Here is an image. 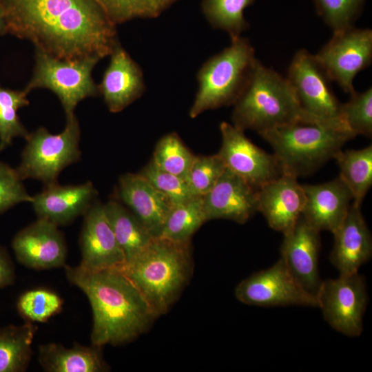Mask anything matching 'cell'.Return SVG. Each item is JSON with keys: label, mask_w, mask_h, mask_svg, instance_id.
I'll use <instances>...</instances> for the list:
<instances>
[{"label": "cell", "mask_w": 372, "mask_h": 372, "mask_svg": "<svg viewBox=\"0 0 372 372\" xmlns=\"http://www.w3.org/2000/svg\"><path fill=\"white\" fill-rule=\"evenodd\" d=\"M7 32L54 57L110 56L119 43L116 24L96 0H2Z\"/></svg>", "instance_id": "6da1fadb"}, {"label": "cell", "mask_w": 372, "mask_h": 372, "mask_svg": "<svg viewBox=\"0 0 372 372\" xmlns=\"http://www.w3.org/2000/svg\"><path fill=\"white\" fill-rule=\"evenodd\" d=\"M68 281L87 296L93 314L92 344H127L158 318L135 285L119 269L90 271L64 265Z\"/></svg>", "instance_id": "7a4b0ae2"}, {"label": "cell", "mask_w": 372, "mask_h": 372, "mask_svg": "<svg viewBox=\"0 0 372 372\" xmlns=\"http://www.w3.org/2000/svg\"><path fill=\"white\" fill-rule=\"evenodd\" d=\"M118 269L135 285L159 317L169 311L192 274L190 242L154 238L142 252Z\"/></svg>", "instance_id": "3957f363"}, {"label": "cell", "mask_w": 372, "mask_h": 372, "mask_svg": "<svg viewBox=\"0 0 372 372\" xmlns=\"http://www.w3.org/2000/svg\"><path fill=\"white\" fill-rule=\"evenodd\" d=\"M271 146L282 174L298 178L318 169L355 135L344 124L297 121L259 133Z\"/></svg>", "instance_id": "277c9868"}, {"label": "cell", "mask_w": 372, "mask_h": 372, "mask_svg": "<svg viewBox=\"0 0 372 372\" xmlns=\"http://www.w3.org/2000/svg\"><path fill=\"white\" fill-rule=\"evenodd\" d=\"M233 125L258 133L297 121L319 122L306 115L279 73L256 59L245 90L234 103Z\"/></svg>", "instance_id": "5b68a950"}, {"label": "cell", "mask_w": 372, "mask_h": 372, "mask_svg": "<svg viewBox=\"0 0 372 372\" xmlns=\"http://www.w3.org/2000/svg\"><path fill=\"white\" fill-rule=\"evenodd\" d=\"M230 45L208 59L197 73L198 89L189 114L194 118L208 110L234 104L250 79L255 62L248 39H231Z\"/></svg>", "instance_id": "8992f818"}, {"label": "cell", "mask_w": 372, "mask_h": 372, "mask_svg": "<svg viewBox=\"0 0 372 372\" xmlns=\"http://www.w3.org/2000/svg\"><path fill=\"white\" fill-rule=\"evenodd\" d=\"M81 130L74 114L66 117V125L59 134H51L40 127L29 133L16 170L21 178L36 179L44 185L54 184L63 169L81 157Z\"/></svg>", "instance_id": "52a82bcc"}, {"label": "cell", "mask_w": 372, "mask_h": 372, "mask_svg": "<svg viewBox=\"0 0 372 372\" xmlns=\"http://www.w3.org/2000/svg\"><path fill=\"white\" fill-rule=\"evenodd\" d=\"M100 61L96 57L64 60L39 49L35 50V65L32 76L25 87L29 93L45 88L54 92L60 100L66 117L74 114L82 100L100 94L92 72Z\"/></svg>", "instance_id": "ba28073f"}, {"label": "cell", "mask_w": 372, "mask_h": 372, "mask_svg": "<svg viewBox=\"0 0 372 372\" xmlns=\"http://www.w3.org/2000/svg\"><path fill=\"white\" fill-rule=\"evenodd\" d=\"M286 79L306 115L315 121L345 125L341 118L342 103L331 88L332 81L315 55L305 49L298 50Z\"/></svg>", "instance_id": "9c48e42d"}, {"label": "cell", "mask_w": 372, "mask_h": 372, "mask_svg": "<svg viewBox=\"0 0 372 372\" xmlns=\"http://www.w3.org/2000/svg\"><path fill=\"white\" fill-rule=\"evenodd\" d=\"M317 298L324 319L333 329L349 337L360 335L369 301L362 275L340 274L322 281Z\"/></svg>", "instance_id": "30bf717a"}, {"label": "cell", "mask_w": 372, "mask_h": 372, "mask_svg": "<svg viewBox=\"0 0 372 372\" xmlns=\"http://www.w3.org/2000/svg\"><path fill=\"white\" fill-rule=\"evenodd\" d=\"M315 56L331 80L350 94L355 76L371 63L372 31L353 26L333 32Z\"/></svg>", "instance_id": "8fae6325"}, {"label": "cell", "mask_w": 372, "mask_h": 372, "mask_svg": "<svg viewBox=\"0 0 372 372\" xmlns=\"http://www.w3.org/2000/svg\"><path fill=\"white\" fill-rule=\"evenodd\" d=\"M235 296L248 305L318 307L317 297L298 283L281 258L271 267L240 281L235 289Z\"/></svg>", "instance_id": "7c38bea8"}, {"label": "cell", "mask_w": 372, "mask_h": 372, "mask_svg": "<svg viewBox=\"0 0 372 372\" xmlns=\"http://www.w3.org/2000/svg\"><path fill=\"white\" fill-rule=\"evenodd\" d=\"M222 145L218 154L225 167L256 189L279 177L280 166L273 154L254 145L239 129L227 122L220 124Z\"/></svg>", "instance_id": "4fadbf2b"}, {"label": "cell", "mask_w": 372, "mask_h": 372, "mask_svg": "<svg viewBox=\"0 0 372 372\" xmlns=\"http://www.w3.org/2000/svg\"><path fill=\"white\" fill-rule=\"evenodd\" d=\"M12 247L23 265L37 270L50 269L65 265L67 247L58 226L47 220H37L19 231Z\"/></svg>", "instance_id": "5bb4252c"}, {"label": "cell", "mask_w": 372, "mask_h": 372, "mask_svg": "<svg viewBox=\"0 0 372 372\" xmlns=\"http://www.w3.org/2000/svg\"><path fill=\"white\" fill-rule=\"evenodd\" d=\"M79 236L81 260L79 265L90 270L118 269L125 262L103 204L95 202L83 215Z\"/></svg>", "instance_id": "9a60e30c"}, {"label": "cell", "mask_w": 372, "mask_h": 372, "mask_svg": "<svg viewBox=\"0 0 372 372\" xmlns=\"http://www.w3.org/2000/svg\"><path fill=\"white\" fill-rule=\"evenodd\" d=\"M320 250V231L300 215L284 235L280 258L298 283L316 297L322 282L318 268Z\"/></svg>", "instance_id": "2e32d148"}, {"label": "cell", "mask_w": 372, "mask_h": 372, "mask_svg": "<svg viewBox=\"0 0 372 372\" xmlns=\"http://www.w3.org/2000/svg\"><path fill=\"white\" fill-rule=\"evenodd\" d=\"M306 201L302 185L297 178L282 174L257 189V211L269 226L283 235L294 226Z\"/></svg>", "instance_id": "e0dca14e"}, {"label": "cell", "mask_w": 372, "mask_h": 372, "mask_svg": "<svg viewBox=\"0 0 372 372\" xmlns=\"http://www.w3.org/2000/svg\"><path fill=\"white\" fill-rule=\"evenodd\" d=\"M206 220L227 219L245 223L257 211V189L227 168L203 196Z\"/></svg>", "instance_id": "ac0fdd59"}, {"label": "cell", "mask_w": 372, "mask_h": 372, "mask_svg": "<svg viewBox=\"0 0 372 372\" xmlns=\"http://www.w3.org/2000/svg\"><path fill=\"white\" fill-rule=\"evenodd\" d=\"M96 191L91 182L80 185H45L42 192L32 196L31 204L38 218L58 227L70 223L84 215L95 203Z\"/></svg>", "instance_id": "d6986e66"}, {"label": "cell", "mask_w": 372, "mask_h": 372, "mask_svg": "<svg viewBox=\"0 0 372 372\" xmlns=\"http://www.w3.org/2000/svg\"><path fill=\"white\" fill-rule=\"evenodd\" d=\"M110 56L98 87L109 110L115 113L141 97L145 85L141 68L120 44Z\"/></svg>", "instance_id": "ffe728a7"}, {"label": "cell", "mask_w": 372, "mask_h": 372, "mask_svg": "<svg viewBox=\"0 0 372 372\" xmlns=\"http://www.w3.org/2000/svg\"><path fill=\"white\" fill-rule=\"evenodd\" d=\"M306 201L301 215L320 232L335 233L347 215L352 195L340 177L316 185H302Z\"/></svg>", "instance_id": "44dd1931"}, {"label": "cell", "mask_w": 372, "mask_h": 372, "mask_svg": "<svg viewBox=\"0 0 372 372\" xmlns=\"http://www.w3.org/2000/svg\"><path fill=\"white\" fill-rule=\"evenodd\" d=\"M118 194L123 203L149 234L154 238L158 237L174 207L171 201L139 173L121 176Z\"/></svg>", "instance_id": "7402d4cb"}, {"label": "cell", "mask_w": 372, "mask_h": 372, "mask_svg": "<svg viewBox=\"0 0 372 372\" xmlns=\"http://www.w3.org/2000/svg\"><path fill=\"white\" fill-rule=\"evenodd\" d=\"M360 207L351 203L344 221L333 234L334 245L330 260L340 274L358 272L372 256L371 234Z\"/></svg>", "instance_id": "603a6c76"}, {"label": "cell", "mask_w": 372, "mask_h": 372, "mask_svg": "<svg viewBox=\"0 0 372 372\" xmlns=\"http://www.w3.org/2000/svg\"><path fill=\"white\" fill-rule=\"evenodd\" d=\"M39 361L48 372H104L109 370L101 351L94 345L78 343L67 348L56 343L39 347Z\"/></svg>", "instance_id": "cb8c5ba5"}, {"label": "cell", "mask_w": 372, "mask_h": 372, "mask_svg": "<svg viewBox=\"0 0 372 372\" xmlns=\"http://www.w3.org/2000/svg\"><path fill=\"white\" fill-rule=\"evenodd\" d=\"M103 206L126 262L132 260L146 248L154 237L137 218L120 203L110 200Z\"/></svg>", "instance_id": "d4e9b609"}, {"label": "cell", "mask_w": 372, "mask_h": 372, "mask_svg": "<svg viewBox=\"0 0 372 372\" xmlns=\"http://www.w3.org/2000/svg\"><path fill=\"white\" fill-rule=\"evenodd\" d=\"M37 327L26 321L0 329V372L25 371L31 360Z\"/></svg>", "instance_id": "484cf974"}, {"label": "cell", "mask_w": 372, "mask_h": 372, "mask_svg": "<svg viewBox=\"0 0 372 372\" xmlns=\"http://www.w3.org/2000/svg\"><path fill=\"white\" fill-rule=\"evenodd\" d=\"M339 177L349 189L353 203L360 205L372 185V146L360 149H340L334 156Z\"/></svg>", "instance_id": "4316f807"}, {"label": "cell", "mask_w": 372, "mask_h": 372, "mask_svg": "<svg viewBox=\"0 0 372 372\" xmlns=\"http://www.w3.org/2000/svg\"><path fill=\"white\" fill-rule=\"evenodd\" d=\"M206 221L203 196H194L172 208L158 237L190 242L192 236Z\"/></svg>", "instance_id": "83f0119b"}, {"label": "cell", "mask_w": 372, "mask_h": 372, "mask_svg": "<svg viewBox=\"0 0 372 372\" xmlns=\"http://www.w3.org/2000/svg\"><path fill=\"white\" fill-rule=\"evenodd\" d=\"M256 0H203L202 10L216 29L228 33L231 39L240 37L249 28L244 10Z\"/></svg>", "instance_id": "f1b7e54d"}, {"label": "cell", "mask_w": 372, "mask_h": 372, "mask_svg": "<svg viewBox=\"0 0 372 372\" xmlns=\"http://www.w3.org/2000/svg\"><path fill=\"white\" fill-rule=\"evenodd\" d=\"M25 90H14L0 85V152L16 137H28L29 132L21 122L18 110L30 104Z\"/></svg>", "instance_id": "f546056e"}, {"label": "cell", "mask_w": 372, "mask_h": 372, "mask_svg": "<svg viewBox=\"0 0 372 372\" xmlns=\"http://www.w3.org/2000/svg\"><path fill=\"white\" fill-rule=\"evenodd\" d=\"M194 157L178 135L172 132L158 141L151 161L158 168L186 180Z\"/></svg>", "instance_id": "4dcf8cb0"}, {"label": "cell", "mask_w": 372, "mask_h": 372, "mask_svg": "<svg viewBox=\"0 0 372 372\" xmlns=\"http://www.w3.org/2000/svg\"><path fill=\"white\" fill-rule=\"evenodd\" d=\"M116 25L136 18H154L178 0H96Z\"/></svg>", "instance_id": "1f68e13d"}, {"label": "cell", "mask_w": 372, "mask_h": 372, "mask_svg": "<svg viewBox=\"0 0 372 372\" xmlns=\"http://www.w3.org/2000/svg\"><path fill=\"white\" fill-rule=\"evenodd\" d=\"M63 304L62 298L55 292L45 289H35L21 295L17 307L26 321L45 322L60 313Z\"/></svg>", "instance_id": "d6a6232c"}, {"label": "cell", "mask_w": 372, "mask_h": 372, "mask_svg": "<svg viewBox=\"0 0 372 372\" xmlns=\"http://www.w3.org/2000/svg\"><path fill=\"white\" fill-rule=\"evenodd\" d=\"M351 97L341 105V118L355 136L371 137L372 135V89L350 94Z\"/></svg>", "instance_id": "836d02e7"}, {"label": "cell", "mask_w": 372, "mask_h": 372, "mask_svg": "<svg viewBox=\"0 0 372 372\" xmlns=\"http://www.w3.org/2000/svg\"><path fill=\"white\" fill-rule=\"evenodd\" d=\"M225 169L218 154L195 156L186 179L192 195H206L215 185Z\"/></svg>", "instance_id": "e575fe53"}, {"label": "cell", "mask_w": 372, "mask_h": 372, "mask_svg": "<svg viewBox=\"0 0 372 372\" xmlns=\"http://www.w3.org/2000/svg\"><path fill=\"white\" fill-rule=\"evenodd\" d=\"M318 14L337 32L353 26L365 0H313Z\"/></svg>", "instance_id": "d590c367"}, {"label": "cell", "mask_w": 372, "mask_h": 372, "mask_svg": "<svg viewBox=\"0 0 372 372\" xmlns=\"http://www.w3.org/2000/svg\"><path fill=\"white\" fill-rule=\"evenodd\" d=\"M139 174L165 195L174 206L194 196L185 180L158 168L152 161Z\"/></svg>", "instance_id": "8d00e7d4"}, {"label": "cell", "mask_w": 372, "mask_h": 372, "mask_svg": "<svg viewBox=\"0 0 372 372\" xmlns=\"http://www.w3.org/2000/svg\"><path fill=\"white\" fill-rule=\"evenodd\" d=\"M22 181L16 169L0 160V214L17 204L31 203L32 196Z\"/></svg>", "instance_id": "74e56055"}, {"label": "cell", "mask_w": 372, "mask_h": 372, "mask_svg": "<svg viewBox=\"0 0 372 372\" xmlns=\"http://www.w3.org/2000/svg\"><path fill=\"white\" fill-rule=\"evenodd\" d=\"M14 267L4 247L0 245V289L14 284Z\"/></svg>", "instance_id": "f35d334b"}, {"label": "cell", "mask_w": 372, "mask_h": 372, "mask_svg": "<svg viewBox=\"0 0 372 372\" xmlns=\"http://www.w3.org/2000/svg\"><path fill=\"white\" fill-rule=\"evenodd\" d=\"M2 0H0V36L7 34Z\"/></svg>", "instance_id": "ab89813d"}]
</instances>
